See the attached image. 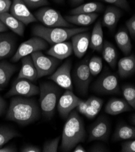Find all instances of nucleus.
<instances>
[{
	"label": "nucleus",
	"instance_id": "bb28decb",
	"mask_svg": "<svg viewBox=\"0 0 135 152\" xmlns=\"http://www.w3.org/2000/svg\"><path fill=\"white\" fill-rule=\"evenodd\" d=\"M102 52L103 58L106 62L112 68L115 69L117 63V53L113 45L109 41H104Z\"/></svg>",
	"mask_w": 135,
	"mask_h": 152
},
{
	"label": "nucleus",
	"instance_id": "c756f323",
	"mask_svg": "<svg viewBox=\"0 0 135 152\" xmlns=\"http://www.w3.org/2000/svg\"><path fill=\"white\" fill-rule=\"evenodd\" d=\"M102 4L97 2L87 3L80 5L70 11L72 15H76L80 13H93L96 12H101L104 10Z\"/></svg>",
	"mask_w": 135,
	"mask_h": 152
},
{
	"label": "nucleus",
	"instance_id": "f257e3e1",
	"mask_svg": "<svg viewBox=\"0 0 135 152\" xmlns=\"http://www.w3.org/2000/svg\"><path fill=\"white\" fill-rule=\"evenodd\" d=\"M41 110L34 99L15 96L12 99L6 114L7 120L27 126L40 118Z\"/></svg>",
	"mask_w": 135,
	"mask_h": 152
},
{
	"label": "nucleus",
	"instance_id": "4468645a",
	"mask_svg": "<svg viewBox=\"0 0 135 152\" xmlns=\"http://www.w3.org/2000/svg\"><path fill=\"white\" fill-rule=\"evenodd\" d=\"M9 11L10 14L24 25H28L37 21L23 0H13Z\"/></svg>",
	"mask_w": 135,
	"mask_h": 152
},
{
	"label": "nucleus",
	"instance_id": "0eeeda50",
	"mask_svg": "<svg viewBox=\"0 0 135 152\" xmlns=\"http://www.w3.org/2000/svg\"><path fill=\"white\" fill-rule=\"evenodd\" d=\"M34 16L41 23L47 27H67L73 26L67 22L61 14L55 9L43 7L35 12Z\"/></svg>",
	"mask_w": 135,
	"mask_h": 152
},
{
	"label": "nucleus",
	"instance_id": "9b49d317",
	"mask_svg": "<svg viewBox=\"0 0 135 152\" xmlns=\"http://www.w3.org/2000/svg\"><path fill=\"white\" fill-rule=\"evenodd\" d=\"M72 63L67 60L58 68L50 77L49 80L61 87L69 90H73V83L71 75Z\"/></svg>",
	"mask_w": 135,
	"mask_h": 152
},
{
	"label": "nucleus",
	"instance_id": "9d476101",
	"mask_svg": "<svg viewBox=\"0 0 135 152\" xmlns=\"http://www.w3.org/2000/svg\"><path fill=\"white\" fill-rule=\"evenodd\" d=\"M39 94V88L26 79L17 78L8 91L6 97L9 98L13 96H21L24 97H31Z\"/></svg>",
	"mask_w": 135,
	"mask_h": 152
},
{
	"label": "nucleus",
	"instance_id": "dca6fc26",
	"mask_svg": "<svg viewBox=\"0 0 135 152\" xmlns=\"http://www.w3.org/2000/svg\"><path fill=\"white\" fill-rule=\"evenodd\" d=\"M15 38L11 34L0 33V61L11 56L15 50Z\"/></svg>",
	"mask_w": 135,
	"mask_h": 152
},
{
	"label": "nucleus",
	"instance_id": "a878e982",
	"mask_svg": "<svg viewBox=\"0 0 135 152\" xmlns=\"http://www.w3.org/2000/svg\"><path fill=\"white\" fill-rule=\"evenodd\" d=\"M17 71V67L6 61L0 62V89L6 87L12 75Z\"/></svg>",
	"mask_w": 135,
	"mask_h": 152
},
{
	"label": "nucleus",
	"instance_id": "a211bd4d",
	"mask_svg": "<svg viewBox=\"0 0 135 152\" xmlns=\"http://www.w3.org/2000/svg\"><path fill=\"white\" fill-rule=\"evenodd\" d=\"M117 71L120 78H128L135 72V56L134 54L124 57L117 63Z\"/></svg>",
	"mask_w": 135,
	"mask_h": 152
},
{
	"label": "nucleus",
	"instance_id": "37998d69",
	"mask_svg": "<svg viewBox=\"0 0 135 152\" xmlns=\"http://www.w3.org/2000/svg\"><path fill=\"white\" fill-rule=\"evenodd\" d=\"M17 148L14 145H7L0 147V152H17Z\"/></svg>",
	"mask_w": 135,
	"mask_h": 152
},
{
	"label": "nucleus",
	"instance_id": "2eb2a0df",
	"mask_svg": "<svg viewBox=\"0 0 135 152\" xmlns=\"http://www.w3.org/2000/svg\"><path fill=\"white\" fill-rule=\"evenodd\" d=\"M90 35L88 32H81L72 37L73 52L75 56L81 58L85 54L90 44Z\"/></svg>",
	"mask_w": 135,
	"mask_h": 152
},
{
	"label": "nucleus",
	"instance_id": "aec40b11",
	"mask_svg": "<svg viewBox=\"0 0 135 152\" xmlns=\"http://www.w3.org/2000/svg\"><path fill=\"white\" fill-rule=\"evenodd\" d=\"M132 110L130 105L124 99L112 98L105 107V112L111 115H117Z\"/></svg>",
	"mask_w": 135,
	"mask_h": 152
},
{
	"label": "nucleus",
	"instance_id": "de8ad7c7",
	"mask_svg": "<svg viewBox=\"0 0 135 152\" xmlns=\"http://www.w3.org/2000/svg\"><path fill=\"white\" fill-rule=\"evenodd\" d=\"M84 0H70V2L73 5H77L82 3Z\"/></svg>",
	"mask_w": 135,
	"mask_h": 152
},
{
	"label": "nucleus",
	"instance_id": "a19ab883",
	"mask_svg": "<svg viewBox=\"0 0 135 152\" xmlns=\"http://www.w3.org/2000/svg\"><path fill=\"white\" fill-rule=\"evenodd\" d=\"M22 152H40L41 149L36 145H27L23 147L21 151Z\"/></svg>",
	"mask_w": 135,
	"mask_h": 152
},
{
	"label": "nucleus",
	"instance_id": "2f4dec72",
	"mask_svg": "<svg viewBox=\"0 0 135 152\" xmlns=\"http://www.w3.org/2000/svg\"><path fill=\"white\" fill-rule=\"evenodd\" d=\"M123 94L124 99L130 105V107L135 109V87L131 85H124L122 87Z\"/></svg>",
	"mask_w": 135,
	"mask_h": 152
},
{
	"label": "nucleus",
	"instance_id": "7c9ffc66",
	"mask_svg": "<svg viewBox=\"0 0 135 152\" xmlns=\"http://www.w3.org/2000/svg\"><path fill=\"white\" fill-rule=\"evenodd\" d=\"M21 136V134L15 130L6 126H0V147L4 146L13 138Z\"/></svg>",
	"mask_w": 135,
	"mask_h": 152
},
{
	"label": "nucleus",
	"instance_id": "39448f33",
	"mask_svg": "<svg viewBox=\"0 0 135 152\" xmlns=\"http://www.w3.org/2000/svg\"><path fill=\"white\" fill-rule=\"evenodd\" d=\"M88 67V61L87 59L82 61L74 69L73 72V80L77 92L82 96H86L89 85L92 77Z\"/></svg>",
	"mask_w": 135,
	"mask_h": 152
},
{
	"label": "nucleus",
	"instance_id": "79ce46f5",
	"mask_svg": "<svg viewBox=\"0 0 135 152\" xmlns=\"http://www.w3.org/2000/svg\"><path fill=\"white\" fill-rule=\"evenodd\" d=\"M87 104L86 101H83L82 99L80 101V102L78 104V105H77L76 109H77V111H78V112H80L81 114L84 115L86 109H87Z\"/></svg>",
	"mask_w": 135,
	"mask_h": 152
},
{
	"label": "nucleus",
	"instance_id": "b1692460",
	"mask_svg": "<svg viewBox=\"0 0 135 152\" xmlns=\"http://www.w3.org/2000/svg\"><path fill=\"white\" fill-rule=\"evenodd\" d=\"M104 43V34L101 21H98L93 27L90 38L89 47L96 52H102Z\"/></svg>",
	"mask_w": 135,
	"mask_h": 152
},
{
	"label": "nucleus",
	"instance_id": "a18cd8bd",
	"mask_svg": "<svg viewBox=\"0 0 135 152\" xmlns=\"http://www.w3.org/2000/svg\"><path fill=\"white\" fill-rule=\"evenodd\" d=\"M74 150H73V152H85L87 151L85 150V149L83 147V146L81 144H77L75 147H74Z\"/></svg>",
	"mask_w": 135,
	"mask_h": 152
},
{
	"label": "nucleus",
	"instance_id": "ddd939ff",
	"mask_svg": "<svg viewBox=\"0 0 135 152\" xmlns=\"http://www.w3.org/2000/svg\"><path fill=\"white\" fill-rule=\"evenodd\" d=\"M82 99L74 95L72 90H66L63 95L59 98L57 108L59 115L64 119H67L69 115L74 109Z\"/></svg>",
	"mask_w": 135,
	"mask_h": 152
},
{
	"label": "nucleus",
	"instance_id": "8fccbe9b",
	"mask_svg": "<svg viewBox=\"0 0 135 152\" xmlns=\"http://www.w3.org/2000/svg\"><path fill=\"white\" fill-rule=\"evenodd\" d=\"M0 90H1V89H0Z\"/></svg>",
	"mask_w": 135,
	"mask_h": 152
},
{
	"label": "nucleus",
	"instance_id": "72a5a7b5",
	"mask_svg": "<svg viewBox=\"0 0 135 152\" xmlns=\"http://www.w3.org/2000/svg\"><path fill=\"white\" fill-rule=\"evenodd\" d=\"M61 140V136H57L56 138L47 141L44 144L42 148L43 152H56L58 150L59 143Z\"/></svg>",
	"mask_w": 135,
	"mask_h": 152
},
{
	"label": "nucleus",
	"instance_id": "ea45409f",
	"mask_svg": "<svg viewBox=\"0 0 135 152\" xmlns=\"http://www.w3.org/2000/svg\"><path fill=\"white\" fill-rule=\"evenodd\" d=\"M88 151L106 152V151H110V150L109 148L106 147V145H104L102 144H96L90 148Z\"/></svg>",
	"mask_w": 135,
	"mask_h": 152
},
{
	"label": "nucleus",
	"instance_id": "20e7f679",
	"mask_svg": "<svg viewBox=\"0 0 135 152\" xmlns=\"http://www.w3.org/2000/svg\"><path fill=\"white\" fill-rule=\"evenodd\" d=\"M39 88V104L42 115L50 119L55 114L61 90L57 84L50 82L42 83Z\"/></svg>",
	"mask_w": 135,
	"mask_h": 152
},
{
	"label": "nucleus",
	"instance_id": "4c0bfd02",
	"mask_svg": "<svg viewBox=\"0 0 135 152\" xmlns=\"http://www.w3.org/2000/svg\"><path fill=\"white\" fill-rule=\"evenodd\" d=\"M126 27L128 29V31L130 34V35L134 39L135 37V16H133L126 22Z\"/></svg>",
	"mask_w": 135,
	"mask_h": 152
},
{
	"label": "nucleus",
	"instance_id": "393cba45",
	"mask_svg": "<svg viewBox=\"0 0 135 152\" xmlns=\"http://www.w3.org/2000/svg\"><path fill=\"white\" fill-rule=\"evenodd\" d=\"M135 128L134 126L121 124L118 125L113 135L112 140L114 142L117 141H124L134 140Z\"/></svg>",
	"mask_w": 135,
	"mask_h": 152
},
{
	"label": "nucleus",
	"instance_id": "cd10ccee",
	"mask_svg": "<svg viewBox=\"0 0 135 152\" xmlns=\"http://www.w3.org/2000/svg\"><path fill=\"white\" fill-rule=\"evenodd\" d=\"M117 46L125 55H128L131 52L132 45L128 33L124 29L119 30L115 36Z\"/></svg>",
	"mask_w": 135,
	"mask_h": 152
},
{
	"label": "nucleus",
	"instance_id": "423d86ee",
	"mask_svg": "<svg viewBox=\"0 0 135 152\" xmlns=\"http://www.w3.org/2000/svg\"><path fill=\"white\" fill-rule=\"evenodd\" d=\"M31 56L37 71V79L52 75L61 61L51 56L45 55L41 51L34 52Z\"/></svg>",
	"mask_w": 135,
	"mask_h": 152
},
{
	"label": "nucleus",
	"instance_id": "f704fd0d",
	"mask_svg": "<svg viewBox=\"0 0 135 152\" xmlns=\"http://www.w3.org/2000/svg\"><path fill=\"white\" fill-rule=\"evenodd\" d=\"M26 6L31 9L38 8L49 4L48 0H23Z\"/></svg>",
	"mask_w": 135,
	"mask_h": 152
},
{
	"label": "nucleus",
	"instance_id": "c03bdc74",
	"mask_svg": "<svg viewBox=\"0 0 135 152\" xmlns=\"http://www.w3.org/2000/svg\"><path fill=\"white\" fill-rule=\"evenodd\" d=\"M7 104L4 98L0 96V116H1L4 114L6 111Z\"/></svg>",
	"mask_w": 135,
	"mask_h": 152
},
{
	"label": "nucleus",
	"instance_id": "473e14b6",
	"mask_svg": "<svg viewBox=\"0 0 135 152\" xmlns=\"http://www.w3.org/2000/svg\"><path fill=\"white\" fill-rule=\"evenodd\" d=\"M102 61L100 57L93 56L88 61V67L92 76H97L102 69Z\"/></svg>",
	"mask_w": 135,
	"mask_h": 152
},
{
	"label": "nucleus",
	"instance_id": "f8f14e48",
	"mask_svg": "<svg viewBox=\"0 0 135 152\" xmlns=\"http://www.w3.org/2000/svg\"><path fill=\"white\" fill-rule=\"evenodd\" d=\"M110 133V124L109 120L104 116L96 119L89 131L88 141H107Z\"/></svg>",
	"mask_w": 135,
	"mask_h": 152
},
{
	"label": "nucleus",
	"instance_id": "f3484780",
	"mask_svg": "<svg viewBox=\"0 0 135 152\" xmlns=\"http://www.w3.org/2000/svg\"><path fill=\"white\" fill-rule=\"evenodd\" d=\"M22 66L17 78L26 79L34 81L37 79V71L31 55L23 57L21 59Z\"/></svg>",
	"mask_w": 135,
	"mask_h": 152
},
{
	"label": "nucleus",
	"instance_id": "7ed1b4c3",
	"mask_svg": "<svg viewBox=\"0 0 135 152\" xmlns=\"http://www.w3.org/2000/svg\"><path fill=\"white\" fill-rule=\"evenodd\" d=\"M87 27L67 28V27H47L42 25H36L32 28V34L52 45L67 41L77 34L86 32Z\"/></svg>",
	"mask_w": 135,
	"mask_h": 152
},
{
	"label": "nucleus",
	"instance_id": "6ab92c4d",
	"mask_svg": "<svg viewBox=\"0 0 135 152\" xmlns=\"http://www.w3.org/2000/svg\"><path fill=\"white\" fill-rule=\"evenodd\" d=\"M73 53L72 44L70 42H62L53 44L47 50V53L59 60L69 57Z\"/></svg>",
	"mask_w": 135,
	"mask_h": 152
},
{
	"label": "nucleus",
	"instance_id": "1a4fd4ad",
	"mask_svg": "<svg viewBox=\"0 0 135 152\" xmlns=\"http://www.w3.org/2000/svg\"><path fill=\"white\" fill-rule=\"evenodd\" d=\"M92 90L101 95H112L120 93L118 78L112 73H104L94 83Z\"/></svg>",
	"mask_w": 135,
	"mask_h": 152
},
{
	"label": "nucleus",
	"instance_id": "58836bf2",
	"mask_svg": "<svg viewBox=\"0 0 135 152\" xmlns=\"http://www.w3.org/2000/svg\"><path fill=\"white\" fill-rule=\"evenodd\" d=\"M11 4L10 0H0V14L8 12L10 10Z\"/></svg>",
	"mask_w": 135,
	"mask_h": 152
},
{
	"label": "nucleus",
	"instance_id": "4be33fe9",
	"mask_svg": "<svg viewBox=\"0 0 135 152\" xmlns=\"http://www.w3.org/2000/svg\"><path fill=\"white\" fill-rule=\"evenodd\" d=\"M0 20L13 32L23 37L25 30L24 24L8 12L0 14Z\"/></svg>",
	"mask_w": 135,
	"mask_h": 152
},
{
	"label": "nucleus",
	"instance_id": "c85d7f7f",
	"mask_svg": "<svg viewBox=\"0 0 135 152\" xmlns=\"http://www.w3.org/2000/svg\"><path fill=\"white\" fill-rule=\"evenodd\" d=\"M87 107L84 114L88 119H93L100 112L103 104V100L96 96H90L87 101Z\"/></svg>",
	"mask_w": 135,
	"mask_h": 152
},
{
	"label": "nucleus",
	"instance_id": "5701e85b",
	"mask_svg": "<svg viewBox=\"0 0 135 152\" xmlns=\"http://www.w3.org/2000/svg\"><path fill=\"white\" fill-rule=\"evenodd\" d=\"M98 17V15L96 13H93L66 15L64 18L70 24L80 26H88L93 24Z\"/></svg>",
	"mask_w": 135,
	"mask_h": 152
},
{
	"label": "nucleus",
	"instance_id": "6e6552de",
	"mask_svg": "<svg viewBox=\"0 0 135 152\" xmlns=\"http://www.w3.org/2000/svg\"><path fill=\"white\" fill-rule=\"evenodd\" d=\"M49 43L38 37H34L21 43L16 52L12 58V61L18 62L23 57L31 55L32 53L46 50L49 46Z\"/></svg>",
	"mask_w": 135,
	"mask_h": 152
},
{
	"label": "nucleus",
	"instance_id": "412c9836",
	"mask_svg": "<svg viewBox=\"0 0 135 152\" xmlns=\"http://www.w3.org/2000/svg\"><path fill=\"white\" fill-rule=\"evenodd\" d=\"M122 16V12L119 8L109 6L105 10L102 19V24L104 27L112 30L116 27L120 18Z\"/></svg>",
	"mask_w": 135,
	"mask_h": 152
},
{
	"label": "nucleus",
	"instance_id": "49530a36",
	"mask_svg": "<svg viewBox=\"0 0 135 152\" xmlns=\"http://www.w3.org/2000/svg\"><path fill=\"white\" fill-rule=\"evenodd\" d=\"M8 28L4 25V24L0 20V33H3L6 31H7Z\"/></svg>",
	"mask_w": 135,
	"mask_h": 152
},
{
	"label": "nucleus",
	"instance_id": "c9c22d12",
	"mask_svg": "<svg viewBox=\"0 0 135 152\" xmlns=\"http://www.w3.org/2000/svg\"><path fill=\"white\" fill-rule=\"evenodd\" d=\"M102 1L113 4L116 7L126 10H128L129 9V4L127 0H102Z\"/></svg>",
	"mask_w": 135,
	"mask_h": 152
},
{
	"label": "nucleus",
	"instance_id": "e433bc0d",
	"mask_svg": "<svg viewBox=\"0 0 135 152\" xmlns=\"http://www.w3.org/2000/svg\"><path fill=\"white\" fill-rule=\"evenodd\" d=\"M122 152H135V141L134 140H128L122 144Z\"/></svg>",
	"mask_w": 135,
	"mask_h": 152
},
{
	"label": "nucleus",
	"instance_id": "09e8293b",
	"mask_svg": "<svg viewBox=\"0 0 135 152\" xmlns=\"http://www.w3.org/2000/svg\"><path fill=\"white\" fill-rule=\"evenodd\" d=\"M54 1L58 3H61L63 2L64 0H54Z\"/></svg>",
	"mask_w": 135,
	"mask_h": 152
},
{
	"label": "nucleus",
	"instance_id": "f03ea898",
	"mask_svg": "<svg viewBox=\"0 0 135 152\" xmlns=\"http://www.w3.org/2000/svg\"><path fill=\"white\" fill-rule=\"evenodd\" d=\"M61 138L60 150L62 151H70L77 144L85 141L86 131L84 123L77 111H72L67 116Z\"/></svg>",
	"mask_w": 135,
	"mask_h": 152
}]
</instances>
